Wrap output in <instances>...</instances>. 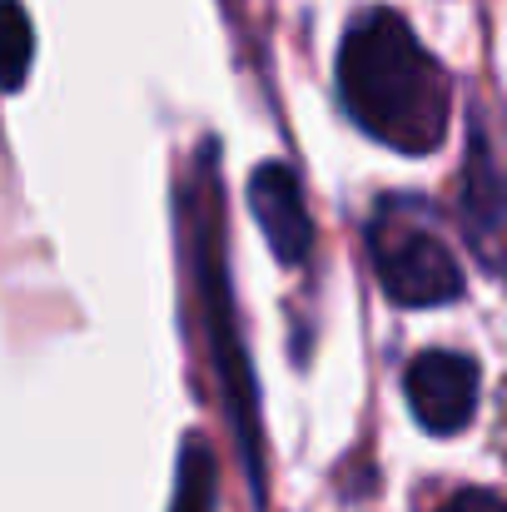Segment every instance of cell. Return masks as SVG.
<instances>
[{"instance_id":"52a82bcc","label":"cell","mask_w":507,"mask_h":512,"mask_svg":"<svg viewBox=\"0 0 507 512\" xmlns=\"http://www.w3.org/2000/svg\"><path fill=\"white\" fill-rule=\"evenodd\" d=\"M209 503H214L209 448H204V443H189L184 468H179V498H174V512H209Z\"/></svg>"},{"instance_id":"8992f818","label":"cell","mask_w":507,"mask_h":512,"mask_svg":"<svg viewBox=\"0 0 507 512\" xmlns=\"http://www.w3.org/2000/svg\"><path fill=\"white\" fill-rule=\"evenodd\" d=\"M30 65V20L20 0H0V90H15Z\"/></svg>"},{"instance_id":"3957f363","label":"cell","mask_w":507,"mask_h":512,"mask_svg":"<svg viewBox=\"0 0 507 512\" xmlns=\"http://www.w3.org/2000/svg\"><path fill=\"white\" fill-rule=\"evenodd\" d=\"M408 408L413 418L438 433V438H453L473 423V408H478V363L468 353H453V348H428L408 363Z\"/></svg>"},{"instance_id":"6da1fadb","label":"cell","mask_w":507,"mask_h":512,"mask_svg":"<svg viewBox=\"0 0 507 512\" xmlns=\"http://www.w3.org/2000/svg\"><path fill=\"white\" fill-rule=\"evenodd\" d=\"M338 90L353 120L403 155H428L448 135V75L393 10H363L348 25L338 45Z\"/></svg>"},{"instance_id":"277c9868","label":"cell","mask_w":507,"mask_h":512,"mask_svg":"<svg viewBox=\"0 0 507 512\" xmlns=\"http://www.w3.org/2000/svg\"><path fill=\"white\" fill-rule=\"evenodd\" d=\"M249 209L269 239V249L279 254V264H304L309 244H314V219L304 204V189L289 165H259L249 179Z\"/></svg>"},{"instance_id":"ba28073f","label":"cell","mask_w":507,"mask_h":512,"mask_svg":"<svg viewBox=\"0 0 507 512\" xmlns=\"http://www.w3.org/2000/svg\"><path fill=\"white\" fill-rule=\"evenodd\" d=\"M443 512H507L498 493H458L453 503H443Z\"/></svg>"},{"instance_id":"5b68a950","label":"cell","mask_w":507,"mask_h":512,"mask_svg":"<svg viewBox=\"0 0 507 512\" xmlns=\"http://www.w3.org/2000/svg\"><path fill=\"white\" fill-rule=\"evenodd\" d=\"M463 229L473 239V249L483 254V264L498 274L507 264V189L503 174L493 165V155L478 145L468 160V189H463Z\"/></svg>"},{"instance_id":"7a4b0ae2","label":"cell","mask_w":507,"mask_h":512,"mask_svg":"<svg viewBox=\"0 0 507 512\" xmlns=\"http://www.w3.org/2000/svg\"><path fill=\"white\" fill-rule=\"evenodd\" d=\"M373 269L393 304L433 309L463 294V269L448 244L428 229V219H408V204H383L373 224Z\"/></svg>"}]
</instances>
